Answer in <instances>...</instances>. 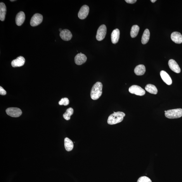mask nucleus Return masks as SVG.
<instances>
[{
	"label": "nucleus",
	"mask_w": 182,
	"mask_h": 182,
	"mask_svg": "<svg viewBox=\"0 0 182 182\" xmlns=\"http://www.w3.org/2000/svg\"><path fill=\"white\" fill-rule=\"evenodd\" d=\"M146 68L145 66L143 65H140L137 66L134 69V72L138 76L143 75L145 74Z\"/></svg>",
	"instance_id": "a211bd4d"
},
{
	"label": "nucleus",
	"mask_w": 182,
	"mask_h": 182,
	"mask_svg": "<svg viewBox=\"0 0 182 182\" xmlns=\"http://www.w3.org/2000/svg\"><path fill=\"white\" fill-rule=\"evenodd\" d=\"M60 36L64 41H68L71 39L72 35L69 30L65 29L60 32Z\"/></svg>",
	"instance_id": "9b49d317"
},
{
	"label": "nucleus",
	"mask_w": 182,
	"mask_h": 182,
	"mask_svg": "<svg viewBox=\"0 0 182 182\" xmlns=\"http://www.w3.org/2000/svg\"><path fill=\"white\" fill-rule=\"evenodd\" d=\"M15 1V0H14V1Z\"/></svg>",
	"instance_id": "c756f323"
},
{
	"label": "nucleus",
	"mask_w": 182,
	"mask_h": 182,
	"mask_svg": "<svg viewBox=\"0 0 182 182\" xmlns=\"http://www.w3.org/2000/svg\"><path fill=\"white\" fill-rule=\"evenodd\" d=\"M125 114L122 112H114L113 114L110 115L107 120L108 124L113 125L121 122L124 119Z\"/></svg>",
	"instance_id": "f03ea898"
},
{
	"label": "nucleus",
	"mask_w": 182,
	"mask_h": 182,
	"mask_svg": "<svg viewBox=\"0 0 182 182\" xmlns=\"http://www.w3.org/2000/svg\"><path fill=\"white\" fill-rule=\"evenodd\" d=\"M168 65L170 68L174 72L177 73L181 72V68L175 60L172 59L170 60L168 62Z\"/></svg>",
	"instance_id": "f8f14e48"
},
{
	"label": "nucleus",
	"mask_w": 182,
	"mask_h": 182,
	"mask_svg": "<svg viewBox=\"0 0 182 182\" xmlns=\"http://www.w3.org/2000/svg\"><path fill=\"white\" fill-rule=\"evenodd\" d=\"M25 14L23 12L21 11L16 16L15 20L16 24L18 26L22 25L25 20Z\"/></svg>",
	"instance_id": "ddd939ff"
},
{
	"label": "nucleus",
	"mask_w": 182,
	"mask_h": 182,
	"mask_svg": "<svg viewBox=\"0 0 182 182\" xmlns=\"http://www.w3.org/2000/svg\"><path fill=\"white\" fill-rule=\"evenodd\" d=\"M103 85L101 83L98 82L92 87L91 92V98L93 100H98L102 94Z\"/></svg>",
	"instance_id": "f257e3e1"
},
{
	"label": "nucleus",
	"mask_w": 182,
	"mask_h": 182,
	"mask_svg": "<svg viewBox=\"0 0 182 182\" xmlns=\"http://www.w3.org/2000/svg\"><path fill=\"white\" fill-rule=\"evenodd\" d=\"M145 89L149 93L156 94L158 93V89L154 85L152 84H148L146 85Z\"/></svg>",
	"instance_id": "412c9836"
},
{
	"label": "nucleus",
	"mask_w": 182,
	"mask_h": 182,
	"mask_svg": "<svg viewBox=\"0 0 182 182\" xmlns=\"http://www.w3.org/2000/svg\"><path fill=\"white\" fill-rule=\"evenodd\" d=\"M107 27L105 25H102L98 28L96 36V39L98 41H102L105 38L107 33Z\"/></svg>",
	"instance_id": "20e7f679"
},
{
	"label": "nucleus",
	"mask_w": 182,
	"mask_h": 182,
	"mask_svg": "<svg viewBox=\"0 0 182 182\" xmlns=\"http://www.w3.org/2000/svg\"><path fill=\"white\" fill-rule=\"evenodd\" d=\"M6 114L12 117H19L22 114V112L19 108H9L6 110Z\"/></svg>",
	"instance_id": "423d86ee"
},
{
	"label": "nucleus",
	"mask_w": 182,
	"mask_h": 182,
	"mask_svg": "<svg viewBox=\"0 0 182 182\" xmlns=\"http://www.w3.org/2000/svg\"><path fill=\"white\" fill-rule=\"evenodd\" d=\"M172 41L176 44H180L182 42V35L178 32H174L172 33L171 36Z\"/></svg>",
	"instance_id": "4468645a"
},
{
	"label": "nucleus",
	"mask_w": 182,
	"mask_h": 182,
	"mask_svg": "<svg viewBox=\"0 0 182 182\" xmlns=\"http://www.w3.org/2000/svg\"><path fill=\"white\" fill-rule=\"evenodd\" d=\"M120 36L119 30L118 29H116L113 30L112 35L111 39L112 43L115 44L119 41Z\"/></svg>",
	"instance_id": "dca6fc26"
},
{
	"label": "nucleus",
	"mask_w": 182,
	"mask_h": 182,
	"mask_svg": "<svg viewBox=\"0 0 182 182\" xmlns=\"http://www.w3.org/2000/svg\"><path fill=\"white\" fill-rule=\"evenodd\" d=\"M166 111H165V112H166Z\"/></svg>",
	"instance_id": "7c9ffc66"
},
{
	"label": "nucleus",
	"mask_w": 182,
	"mask_h": 182,
	"mask_svg": "<svg viewBox=\"0 0 182 182\" xmlns=\"http://www.w3.org/2000/svg\"><path fill=\"white\" fill-rule=\"evenodd\" d=\"M65 150L68 152L72 150L74 147V144L73 142L68 138H66L65 139Z\"/></svg>",
	"instance_id": "6ab92c4d"
},
{
	"label": "nucleus",
	"mask_w": 182,
	"mask_h": 182,
	"mask_svg": "<svg viewBox=\"0 0 182 182\" xmlns=\"http://www.w3.org/2000/svg\"><path fill=\"white\" fill-rule=\"evenodd\" d=\"M74 113V110L72 108L68 109L66 112L63 114V117L65 119L68 120L70 119L71 116H72Z\"/></svg>",
	"instance_id": "5701e85b"
},
{
	"label": "nucleus",
	"mask_w": 182,
	"mask_h": 182,
	"mask_svg": "<svg viewBox=\"0 0 182 182\" xmlns=\"http://www.w3.org/2000/svg\"><path fill=\"white\" fill-rule=\"evenodd\" d=\"M6 92L1 86L0 87V94L1 95H5Z\"/></svg>",
	"instance_id": "a878e982"
},
{
	"label": "nucleus",
	"mask_w": 182,
	"mask_h": 182,
	"mask_svg": "<svg viewBox=\"0 0 182 182\" xmlns=\"http://www.w3.org/2000/svg\"><path fill=\"white\" fill-rule=\"evenodd\" d=\"M150 32L148 29H146L143 32L141 42L143 44L147 43L149 40L150 38Z\"/></svg>",
	"instance_id": "aec40b11"
},
{
	"label": "nucleus",
	"mask_w": 182,
	"mask_h": 182,
	"mask_svg": "<svg viewBox=\"0 0 182 182\" xmlns=\"http://www.w3.org/2000/svg\"><path fill=\"white\" fill-rule=\"evenodd\" d=\"M87 59L86 55L80 53L75 57V62L76 65H81L86 62Z\"/></svg>",
	"instance_id": "9d476101"
},
{
	"label": "nucleus",
	"mask_w": 182,
	"mask_h": 182,
	"mask_svg": "<svg viewBox=\"0 0 182 182\" xmlns=\"http://www.w3.org/2000/svg\"><path fill=\"white\" fill-rule=\"evenodd\" d=\"M156 1V0H151V1L153 2V3H154V2Z\"/></svg>",
	"instance_id": "cd10ccee"
},
{
	"label": "nucleus",
	"mask_w": 182,
	"mask_h": 182,
	"mask_svg": "<svg viewBox=\"0 0 182 182\" xmlns=\"http://www.w3.org/2000/svg\"><path fill=\"white\" fill-rule=\"evenodd\" d=\"M59 31H60V32H61L62 31V29H61V28H60V29H59Z\"/></svg>",
	"instance_id": "c85d7f7f"
},
{
	"label": "nucleus",
	"mask_w": 182,
	"mask_h": 182,
	"mask_svg": "<svg viewBox=\"0 0 182 182\" xmlns=\"http://www.w3.org/2000/svg\"><path fill=\"white\" fill-rule=\"evenodd\" d=\"M160 76L163 81L167 85H171L172 84V80L170 76L164 70H162L160 73Z\"/></svg>",
	"instance_id": "2eb2a0df"
},
{
	"label": "nucleus",
	"mask_w": 182,
	"mask_h": 182,
	"mask_svg": "<svg viewBox=\"0 0 182 182\" xmlns=\"http://www.w3.org/2000/svg\"><path fill=\"white\" fill-rule=\"evenodd\" d=\"M25 63L24 58L22 56H20L12 61L11 65L14 68L20 67L23 65Z\"/></svg>",
	"instance_id": "1a4fd4ad"
},
{
	"label": "nucleus",
	"mask_w": 182,
	"mask_h": 182,
	"mask_svg": "<svg viewBox=\"0 0 182 182\" xmlns=\"http://www.w3.org/2000/svg\"><path fill=\"white\" fill-rule=\"evenodd\" d=\"M6 8L5 4L3 2L0 3V20L4 21L5 18Z\"/></svg>",
	"instance_id": "f3484780"
},
{
	"label": "nucleus",
	"mask_w": 182,
	"mask_h": 182,
	"mask_svg": "<svg viewBox=\"0 0 182 182\" xmlns=\"http://www.w3.org/2000/svg\"><path fill=\"white\" fill-rule=\"evenodd\" d=\"M140 29V28L137 25H134L131 29L130 35L132 37H136Z\"/></svg>",
	"instance_id": "4be33fe9"
},
{
	"label": "nucleus",
	"mask_w": 182,
	"mask_h": 182,
	"mask_svg": "<svg viewBox=\"0 0 182 182\" xmlns=\"http://www.w3.org/2000/svg\"><path fill=\"white\" fill-rule=\"evenodd\" d=\"M129 91L131 94H134L139 96H144L145 94V90L137 85H133L130 87Z\"/></svg>",
	"instance_id": "39448f33"
},
{
	"label": "nucleus",
	"mask_w": 182,
	"mask_h": 182,
	"mask_svg": "<svg viewBox=\"0 0 182 182\" xmlns=\"http://www.w3.org/2000/svg\"><path fill=\"white\" fill-rule=\"evenodd\" d=\"M89 9L88 6L84 5L83 6L78 14V16L80 19H84L88 16L89 12Z\"/></svg>",
	"instance_id": "6e6552de"
},
{
	"label": "nucleus",
	"mask_w": 182,
	"mask_h": 182,
	"mask_svg": "<svg viewBox=\"0 0 182 182\" xmlns=\"http://www.w3.org/2000/svg\"><path fill=\"white\" fill-rule=\"evenodd\" d=\"M127 3L130 4H133L137 1L136 0H126Z\"/></svg>",
	"instance_id": "bb28decb"
},
{
	"label": "nucleus",
	"mask_w": 182,
	"mask_h": 182,
	"mask_svg": "<svg viewBox=\"0 0 182 182\" xmlns=\"http://www.w3.org/2000/svg\"><path fill=\"white\" fill-rule=\"evenodd\" d=\"M43 20V17L41 14L37 13L34 14L31 19L30 25L32 27H36L41 24Z\"/></svg>",
	"instance_id": "0eeeda50"
},
{
	"label": "nucleus",
	"mask_w": 182,
	"mask_h": 182,
	"mask_svg": "<svg viewBox=\"0 0 182 182\" xmlns=\"http://www.w3.org/2000/svg\"><path fill=\"white\" fill-rule=\"evenodd\" d=\"M137 182H152V181L148 177L143 176L139 178Z\"/></svg>",
	"instance_id": "393cba45"
},
{
	"label": "nucleus",
	"mask_w": 182,
	"mask_h": 182,
	"mask_svg": "<svg viewBox=\"0 0 182 182\" xmlns=\"http://www.w3.org/2000/svg\"><path fill=\"white\" fill-rule=\"evenodd\" d=\"M165 115L169 119H178L182 117V109L178 108L167 110L165 112Z\"/></svg>",
	"instance_id": "7ed1b4c3"
},
{
	"label": "nucleus",
	"mask_w": 182,
	"mask_h": 182,
	"mask_svg": "<svg viewBox=\"0 0 182 182\" xmlns=\"http://www.w3.org/2000/svg\"><path fill=\"white\" fill-rule=\"evenodd\" d=\"M69 101L67 98H63L59 101V104L60 105L67 106L69 104Z\"/></svg>",
	"instance_id": "b1692460"
}]
</instances>
